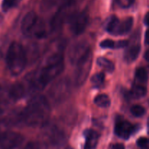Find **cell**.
<instances>
[{"label":"cell","mask_w":149,"mask_h":149,"mask_svg":"<svg viewBox=\"0 0 149 149\" xmlns=\"http://www.w3.org/2000/svg\"><path fill=\"white\" fill-rule=\"evenodd\" d=\"M50 113V106L47 99L37 95L31 98L26 108L17 116V121L29 127H41L46 124Z\"/></svg>","instance_id":"6da1fadb"},{"label":"cell","mask_w":149,"mask_h":149,"mask_svg":"<svg viewBox=\"0 0 149 149\" xmlns=\"http://www.w3.org/2000/svg\"><path fill=\"white\" fill-rule=\"evenodd\" d=\"M63 69V61L58 63L45 64L43 68L29 77L28 81L31 88L34 90H43L50 81L61 74Z\"/></svg>","instance_id":"7a4b0ae2"},{"label":"cell","mask_w":149,"mask_h":149,"mask_svg":"<svg viewBox=\"0 0 149 149\" xmlns=\"http://www.w3.org/2000/svg\"><path fill=\"white\" fill-rule=\"evenodd\" d=\"M7 65L13 76H17L23 72L27 63L26 51L20 43L12 42L6 56Z\"/></svg>","instance_id":"3957f363"},{"label":"cell","mask_w":149,"mask_h":149,"mask_svg":"<svg viewBox=\"0 0 149 149\" xmlns=\"http://www.w3.org/2000/svg\"><path fill=\"white\" fill-rule=\"evenodd\" d=\"M93 63V53L90 51L77 65L75 81L77 86H81L87 79L90 72Z\"/></svg>","instance_id":"277c9868"},{"label":"cell","mask_w":149,"mask_h":149,"mask_svg":"<svg viewBox=\"0 0 149 149\" xmlns=\"http://www.w3.org/2000/svg\"><path fill=\"white\" fill-rule=\"evenodd\" d=\"M91 51L86 41H80L74 44L68 52V58L73 65H77Z\"/></svg>","instance_id":"5b68a950"},{"label":"cell","mask_w":149,"mask_h":149,"mask_svg":"<svg viewBox=\"0 0 149 149\" xmlns=\"http://www.w3.org/2000/svg\"><path fill=\"white\" fill-rule=\"evenodd\" d=\"M24 141L20 133L7 131L0 137V149H18Z\"/></svg>","instance_id":"8992f818"},{"label":"cell","mask_w":149,"mask_h":149,"mask_svg":"<svg viewBox=\"0 0 149 149\" xmlns=\"http://www.w3.org/2000/svg\"><path fill=\"white\" fill-rule=\"evenodd\" d=\"M88 23V15L86 13H76L69 19V26L71 31L74 35L82 33L87 27Z\"/></svg>","instance_id":"52a82bcc"},{"label":"cell","mask_w":149,"mask_h":149,"mask_svg":"<svg viewBox=\"0 0 149 149\" xmlns=\"http://www.w3.org/2000/svg\"><path fill=\"white\" fill-rule=\"evenodd\" d=\"M38 21L37 16L34 12L28 13L23 18L21 23V31L25 36H31L33 28Z\"/></svg>","instance_id":"ba28073f"},{"label":"cell","mask_w":149,"mask_h":149,"mask_svg":"<svg viewBox=\"0 0 149 149\" xmlns=\"http://www.w3.org/2000/svg\"><path fill=\"white\" fill-rule=\"evenodd\" d=\"M134 129L135 127L133 125L127 121H120L116 124L114 130L115 134L119 138L127 140L132 135Z\"/></svg>","instance_id":"9c48e42d"},{"label":"cell","mask_w":149,"mask_h":149,"mask_svg":"<svg viewBox=\"0 0 149 149\" xmlns=\"http://www.w3.org/2000/svg\"><path fill=\"white\" fill-rule=\"evenodd\" d=\"M85 135V145L84 149H95L99 141V134L93 130H87L84 132Z\"/></svg>","instance_id":"30bf717a"},{"label":"cell","mask_w":149,"mask_h":149,"mask_svg":"<svg viewBox=\"0 0 149 149\" xmlns=\"http://www.w3.org/2000/svg\"><path fill=\"white\" fill-rule=\"evenodd\" d=\"M9 97L14 100H17L24 97L26 94L25 87L21 83L16 82L10 87L8 91Z\"/></svg>","instance_id":"8fae6325"},{"label":"cell","mask_w":149,"mask_h":149,"mask_svg":"<svg viewBox=\"0 0 149 149\" xmlns=\"http://www.w3.org/2000/svg\"><path fill=\"white\" fill-rule=\"evenodd\" d=\"M49 138L51 143L55 146H61L65 143V141L63 132L56 128L52 130H51L49 134Z\"/></svg>","instance_id":"7c38bea8"},{"label":"cell","mask_w":149,"mask_h":149,"mask_svg":"<svg viewBox=\"0 0 149 149\" xmlns=\"http://www.w3.org/2000/svg\"><path fill=\"white\" fill-rule=\"evenodd\" d=\"M141 51V46L139 45H135L130 47L125 52L124 58L127 63L133 62L137 59Z\"/></svg>","instance_id":"4fadbf2b"},{"label":"cell","mask_w":149,"mask_h":149,"mask_svg":"<svg viewBox=\"0 0 149 149\" xmlns=\"http://www.w3.org/2000/svg\"><path fill=\"white\" fill-rule=\"evenodd\" d=\"M121 21L116 16L113 15L109 17L106 24V30L112 35H117Z\"/></svg>","instance_id":"5bb4252c"},{"label":"cell","mask_w":149,"mask_h":149,"mask_svg":"<svg viewBox=\"0 0 149 149\" xmlns=\"http://www.w3.org/2000/svg\"><path fill=\"white\" fill-rule=\"evenodd\" d=\"M133 26V18L128 17L120 23L117 35H125L127 33Z\"/></svg>","instance_id":"9a60e30c"},{"label":"cell","mask_w":149,"mask_h":149,"mask_svg":"<svg viewBox=\"0 0 149 149\" xmlns=\"http://www.w3.org/2000/svg\"><path fill=\"white\" fill-rule=\"evenodd\" d=\"M147 90L145 87L142 85H134L132 90L130 92V97L135 99H139L144 97L146 95Z\"/></svg>","instance_id":"2e32d148"},{"label":"cell","mask_w":149,"mask_h":149,"mask_svg":"<svg viewBox=\"0 0 149 149\" xmlns=\"http://www.w3.org/2000/svg\"><path fill=\"white\" fill-rule=\"evenodd\" d=\"M97 63L99 66L101 67L105 71H108L109 73L113 72L115 69L114 64L113 63V62L106 58H103V57L99 58L97 60Z\"/></svg>","instance_id":"e0dca14e"},{"label":"cell","mask_w":149,"mask_h":149,"mask_svg":"<svg viewBox=\"0 0 149 149\" xmlns=\"http://www.w3.org/2000/svg\"><path fill=\"white\" fill-rule=\"evenodd\" d=\"M94 103L98 107L108 108L111 105V100L107 95L100 94L95 97Z\"/></svg>","instance_id":"ac0fdd59"},{"label":"cell","mask_w":149,"mask_h":149,"mask_svg":"<svg viewBox=\"0 0 149 149\" xmlns=\"http://www.w3.org/2000/svg\"><path fill=\"white\" fill-rule=\"evenodd\" d=\"M135 78L139 82H146L148 79V74L146 69L145 68H143V67L137 68L136 71H135Z\"/></svg>","instance_id":"d6986e66"},{"label":"cell","mask_w":149,"mask_h":149,"mask_svg":"<svg viewBox=\"0 0 149 149\" xmlns=\"http://www.w3.org/2000/svg\"><path fill=\"white\" fill-rule=\"evenodd\" d=\"M104 81L105 74L102 72L97 73V74H94L91 78V82L95 87H98V86L102 85L104 83Z\"/></svg>","instance_id":"ffe728a7"},{"label":"cell","mask_w":149,"mask_h":149,"mask_svg":"<svg viewBox=\"0 0 149 149\" xmlns=\"http://www.w3.org/2000/svg\"><path fill=\"white\" fill-rule=\"evenodd\" d=\"M130 112L134 116L141 117L143 116L146 113V109L140 105H135L130 109Z\"/></svg>","instance_id":"44dd1931"},{"label":"cell","mask_w":149,"mask_h":149,"mask_svg":"<svg viewBox=\"0 0 149 149\" xmlns=\"http://www.w3.org/2000/svg\"><path fill=\"white\" fill-rule=\"evenodd\" d=\"M20 1V0H3L2 4H1L2 10L4 12H7L10 9L17 5Z\"/></svg>","instance_id":"7402d4cb"},{"label":"cell","mask_w":149,"mask_h":149,"mask_svg":"<svg viewBox=\"0 0 149 149\" xmlns=\"http://www.w3.org/2000/svg\"><path fill=\"white\" fill-rule=\"evenodd\" d=\"M100 46L104 49H115L116 48V42L111 39H106L100 42Z\"/></svg>","instance_id":"603a6c76"},{"label":"cell","mask_w":149,"mask_h":149,"mask_svg":"<svg viewBox=\"0 0 149 149\" xmlns=\"http://www.w3.org/2000/svg\"><path fill=\"white\" fill-rule=\"evenodd\" d=\"M22 149H45V147L39 142H30Z\"/></svg>","instance_id":"cb8c5ba5"},{"label":"cell","mask_w":149,"mask_h":149,"mask_svg":"<svg viewBox=\"0 0 149 149\" xmlns=\"http://www.w3.org/2000/svg\"><path fill=\"white\" fill-rule=\"evenodd\" d=\"M137 145L141 149H148L149 147V141L146 138H140L137 141Z\"/></svg>","instance_id":"d4e9b609"},{"label":"cell","mask_w":149,"mask_h":149,"mask_svg":"<svg viewBox=\"0 0 149 149\" xmlns=\"http://www.w3.org/2000/svg\"><path fill=\"white\" fill-rule=\"evenodd\" d=\"M8 130V123L4 120L0 119V137L2 136Z\"/></svg>","instance_id":"484cf974"},{"label":"cell","mask_w":149,"mask_h":149,"mask_svg":"<svg viewBox=\"0 0 149 149\" xmlns=\"http://www.w3.org/2000/svg\"><path fill=\"white\" fill-rule=\"evenodd\" d=\"M128 45V41L127 40H120L116 42V48L119 49V48H123L125 47Z\"/></svg>","instance_id":"4316f807"},{"label":"cell","mask_w":149,"mask_h":149,"mask_svg":"<svg viewBox=\"0 0 149 149\" xmlns=\"http://www.w3.org/2000/svg\"><path fill=\"white\" fill-rule=\"evenodd\" d=\"M112 149H125V148L123 144L116 143L112 146Z\"/></svg>","instance_id":"83f0119b"},{"label":"cell","mask_w":149,"mask_h":149,"mask_svg":"<svg viewBox=\"0 0 149 149\" xmlns=\"http://www.w3.org/2000/svg\"><path fill=\"white\" fill-rule=\"evenodd\" d=\"M145 42L146 45H149V29L146 31L145 34Z\"/></svg>","instance_id":"f1b7e54d"},{"label":"cell","mask_w":149,"mask_h":149,"mask_svg":"<svg viewBox=\"0 0 149 149\" xmlns=\"http://www.w3.org/2000/svg\"><path fill=\"white\" fill-rule=\"evenodd\" d=\"M144 23L146 26H149V12L147 13V14L146 15L145 18H144Z\"/></svg>","instance_id":"f546056e"},{"label":"cell","mask_w":149,"mask_h":149,"mask_svg":"<svg viewBox=\"0 0 149 149\" xmlns=\"http://www.w3.org/2000/svg\"><path fill=\"white\" fill-rule=\"evenodd\" d=\"M144 58H145V60L147 62L149 63V49H148V50L145 52V54H144Z\"/></svg>","instance_id":"4dcf8cb0"},{"label":"cell","mask_w":149,"mask_h":149,"mask_svg":"<svg viewBox=\"0 0 149 149\" xmlns=\"http://www.w3.org/2000/svg\"><path fill=\"white\" fill-rule=\"evenodd\" d=\"M1 90H0V102H1Z\"/></svg>","instance_id":"1f68e13d"},{"label":"cell","mask_w":149,"mask_h":149,"mask_svg":"<svg viewBox=\"0 0 149 149\" xmlns=\"http://www.w3.org/2000/svg\"><path fill=\"white\" fill-rule=\"evenodd\" d=\"M65 149H73V148H71V147H68V148H66Z\"/></svg>","instance_id":"d6a6232c"},{"label":"cell","mask_w":149,"mask_h":149,"mask_svg":"<svg viewBox=\"0 0 149 149\" xmlns=\"http://www.w3.org/2000/svg\"><path fill=\"white\" fill-rule=\"evenodd\" d=\"M148 129H149V119H148Z\"/></svg>","instance_id":"836d02e7"},{"label":"cell","mask_w":149,"mask_h":149,"mask_svg":"<svg viewBox=\"0 0 149 149\" xmlns=\"http://www.w3.org/2000/svg\"><path fill=\"white\" fill-rule=\"evenodd\" d=\"M1 113V109L0 108V113Z\"/></svg>","instance_id":"e575fe53"}]
</instances>
